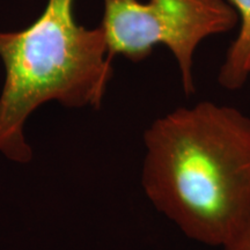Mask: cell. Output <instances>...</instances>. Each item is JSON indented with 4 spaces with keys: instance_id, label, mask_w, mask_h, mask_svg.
<instances>
[{
    "instance_id": "cell-6",
    "label": "cell",
    "mask_w": 250,
    "mask_h": 250,
    "mask_svg": "<svg viewBox=\"0 0 250 250\" xmlns=\"http://www.w3.org/2000/svg\"><path fill=\"white\" fill-rule=\"evenodd\" d=\"M249 78H250V72H249Z\"/></svg>"
},
{
    "instance_id": "cell-1",
    "label": "cell",
    "mask_w": 250,
    "mask_h": 250,
    "mask_svg": "<svg viewBox=\"0 0 250 250\" xmlns=\"http://www.w3.org/2000/svg\"><path fill=\"white\" fill-rule=\"evenodd\" d=\"M143 188L190 239L223 247L250 208V120L203 101L159 117L144 136Z\"/></svg>"
},
{
    "instance_id": "cell-5",
    "label": "cell",
    "mask_w": 250,
    "mask_h": 250,
    "mask_svg": "<svg viewBox=\"0 0 250 250\" xmlns=\"http://www.w3.org/2000/svg\"><path fill=\"white\" fill-rule=\"evenodd\" d=\"M224 249L250 250V208L229 241L224 246Z\"/></svg>"
},
{
    "instance_id": "cell-2",
    "label": "cell",
    "mask_w": 250,
    "mask_h": 250,
    "mask_svg": "<svg viewBox=\"0 0 250 250\" xmlns=\"http://www.w3.org/2000/svg\"><path fill=\"white\" fill-rule=\"evenodd\" d=\"M6 70L0 96V153L27 164L31 148L23 134L27 118L43 103L100 108L112 77L104 31L77 24L73 0H49L27 29L0 31Z\"/></svg>"
},
{
    "instance_id": "cell-3",
    "label": "cell",
    "mask_w": 250,
    "mask_h": 250,
    "mask_svg": "<svg viewBox=\"0 0 250 250\" xmlns=\"http://www.w3.org/2000/svg\"><path fill=\"white\" fill-rule=\"evenodd\" d=\"M102 29L111 58L139 62L155 45L167 46L177 62L183 90L195 92L193 58L203 41L227 33L239 17L226 0H103Z\"/></svg>"
},
{
    "instance_id": "cell-4",
    "label": "cell",
    "mask_w": 250,
    "mask_h": 250,
    "mask_svg": "<svg viewBox=\"0 0 250 250\" xmlns=\"http://www.w3.org/2000/svg\"><path fill=\"white\" fill-rule=\"evenodd\" d=\"M240 21L239 33L219 71V83L227 89L241 88L250 72V0H228Z\"/></svg>"
}]
</instances>
